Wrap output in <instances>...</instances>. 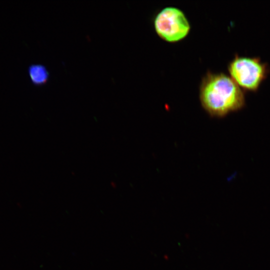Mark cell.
Instances as JSON below:
<instances>
[{
	"label": "cell",
	"mask_w": 270,
	"mask_h": 270,
	"mask_svg": "<svg viewBox=\"0 0 270 270\" xmlns=\"http://www.w3.org/2000/svg\"><path fill=\"white\" fill-rule=\"evenodd\" d=\"M199 98L205 110L217 118L242 109L246 103L244 92L222 72L206 73L200 84Z\"/></svg>",
	"instance_id": "6da1fadb"
},
{
	"label": "cell",
	"mask_w": 270,
	"mask_h": 270,
	"mask_svg": "<svg viewBox=\"0 0 270 270\" xmlns=\"http://www.w3.org/2000/svg\"><path fill=\"white\" fill-rule=\"evenodd\" d=\"M228 70L230 77L244 92H256L270 72L268 65L260 58L238 54L229 62Z\"/></svg>",
	"instance_id": "7a4b0ae2"
},
{
	"label": "cell",
	"mask_w": 270,
	"mask_h": 270,
	"mask_svg": "<svg viewBox=\"0 0 270 270\" xmlns=\"http://www.w3.org/2000/svg\"><path fill=\"white\" fill-rule=\"evenodd\" d=\"M154 28L158 35L168 42H176L184 38L190 30V24L180 8L168 6L155 16Z\"/></svg>",
	"instance_id": "3957f363"
},
{
	"label": "cell",
	"mask_w": 270,
	"mask_h": 270,
	"mask_svg": "<svg viewBox=\"0 0 270 270\" xmlns=\"http://www.w3.org/2000/svg\"><path fill=\"white\" fill-rule=\"evenodd\" d=\"M28 72L32 83L40 86L47 83L50 73L46 67L40 64H32L28 68Z\"/></svg>",
	"instance_id": "277c9868"
}]
</instances>
